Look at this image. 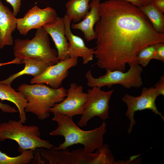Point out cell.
Instances as JSON below:
<instances>
[{"label": "cell", "instance_id": "cell-11", "mask_svg": "<svg viewBox=\"0 0 164 164\" xmlns=\"http://www.w3.org/2000/svg\"><path fill=\"white\" fill-rule=\"evenodd\" d=\"M58 17L56 11L50 7L41 9L35 5L23 17L16 19V28L20 34L26 36L32 29L53 22Z\"/></svg>", "mask_w": 164, "mask_h": 164}, {"label": "cell", "instance_id": "cell-22", "mask_svg": "<svg viewBox=\"0 0 164 164\" xmlns=\"http://www.w3.org/2000/svg\"><path fill=\"white\" fill-rule=\"evenodd\" d=\"M155 47V44L146 46L142 49L137 57L138 63L142 66H146L151 60L154 59Z\"/></svg>", "mask_w": 164, "mask_h": 164}, {"label": "cell", "instance_id": "cell-28", "mask_svg": "<svg viewBox=\"0 0 164 164\" xmlns=\"http://www.w3.org/2000/svg\"><path fill=\"white\" fill-rule=\"evenodd\" d=\"M34 157L31 162L32 163H44V162L41 160L39 153H34Z\"/></svg>", "mask_w": 164, "mask_h": 164}, {"label": "cell", "instance_id": "cell-7", "mask_svg": "<svg viewBox=\"0 0 164 164\" xmlns=\"http://www.w3.org/2000/svg\"><path fill=\"white\" fill-rule=\"evenodd\" d=\"M129 65L130 68L126 72L117 70H106L104 75L97 78L93 77L90 70L85 74L87 85L91 87L101 88L105 86L111 87L116 84H120L128 89L141 87L143 84L141 76L143 71L142 68L138 63H132Z\"/></svg>", "mask_w": 164, "mask_h": 164}, {"label": "cell", "instance_id": "cell-20", "mask_svg": "<svg viewBox=\"0 0 164 164\" xmlns=\"http://www.w3.org/2000/svg\"><path fill=\"white\" fill-rule=\"evenodd\" d=\"M147 16L156 31L164 33V16L152 3L138 7Z\"/></svg>", "mask_w": 164, "mask_h": 164}, {"label": "cell", "instance_id": "cell-17", "mask_svg": "<svg viewBox=\"0 0 164 164\" xmlns=\"http://www.w3.org/2000/svg\"><path fill=\"white\" fill-rule=\"evenodd\" d=\"M0 99L2 101L6 100L14 103L19 112V120L23 124L26 122L27 118L25 109L27 101L21 92L16 91L10 85L0 82Z\"/></svg>", "mask_w": 164, "mask_h": 164}, {"label": "cell", "instance_id": "cell-14", "mask_svg": "<svg viewBox=\"0 0 164 164\" xmlns=\"http://www.w3.org/2000/svg\"><path fill=\"white\" fill-rule=\"evenodd\" d=\"M51 37L57 50V58L59 61L69 58L67 51L68 42L65 35L63 17H58L53 22L46 24L42 27Z\"/></svg>", "mask_w": 164, "mask_h": 164}, {"label": "cell", "instance_id": "cell-26", "mask_svg": "<svg viewBox=\"0 0 164 164\" xmlns=\"http://www.w3.org/2000/svg\"><path fill=\"white\" fill-rule=\"evenodd\" d=\"M0 109L4 113H17L16 109L10 105L3 103L0 102Z\"/></svg>", "mask_w": 164, "mask_h": 164}, {"label": "cell", "instance_id": "cell-31", "mask_svg": "<svg viewBox=\"0 0 164 164\" xmlns=\"http://www.w3.org/2000/svg\"><path fill=\"white\" fill-rule=\"evenodd\" d=\"M152 0H141L142 5H147L152 2Z\"/></svg>", "mask_w": 164, "mask_h": 164}, {"label": "cell", "instance_id": "cell-24", "mask_svg": "<svg viewBox=\"0 0 164 164\" xmlns=\"http://www.w3.org/2000/svg\"><path fill=\"white\" fill-rule=\"evenodd\" d=\"M13 8V12L16 16L20 11L21 5V0H5Z\"/></svg>", "mask_w": 164, "mask_h": 164}, {"label": "cell", "instance_id": "cell-15", "mask_svg": "<svg viewBox=\"0 0 164 164\" xmlns=\"http://www.w3.org/2000/svg\"><path fill=\"white\" fill-rule=\"evenodd\" d=\"M100 0H92L89 3L90 10L85 17L77 23L72 24L71 28L81 31L87 42L96 39L94 26L100 19Z\"/></svg>", "mask_w": 164, "mask_h": 164}, {"label": "cell", "instance_id": "cell-9", "mask_svg": "<svg viewBox=\"0 0 164 164\" xmlns=\"http://www.w3.org/2000/svg\"><path fill=\"white\" fill-rule=\"evenodd\" d=\"M159 95V93L153 87L149 88L143 87L141 95L138 97L133 96L127 93L125 94L122 100L127 106L126 115L130 121L127 131L128 134H130L136 123L134 115L135 112L138 111L149 109L155 114L159 115L164 121V116L158 111L155 103L156 98Z\"/></svg>", "mask_w": 164, "mask_h": 164}, {"label": "cell", "instance_id": "cell-18", "mask_svg": "<svg viewBox=\"0 0 164 164\" xmlns=\"http://www.w3.org/2000/svg\"><path fill=\"white\" fill-rule=\"evenodd\" d=\"M25 67L20 71L10 76L0 83L11 85L16 78L24 75H29L34 77L41 74L49 65L43 61L36 58H25L22 59Z\"/></svg>", "mask_w": 164, "mask_h": 164}, {"label": "cell", "instance_id": "cell-1", "mask_svg": "<svg viewBox=\"0 0 164 164\" xmlns=\"http://www.w3.org/2000/svg\"><path fill=\"white\" fill-rule=\"evenodd\" d=\"M94 29L96 63L106 70L125 72L126 64L138 63L142 49L164 42V33L155 31L138 7L121 0L101 3L100 19Z\"/></svg>", "mask_w": 164, "mask_h": 164}, {"label": "cell", "instance_id": "cell-13", "mask_svg": "<svg viewBox=\"0 0 164 164\" xmlns=\"http://www.w3.org/2000/svg\"><path fill=\"white\" fill-rule=\"evenodd\" d=\"M63 18L65 35L68 41L67 53L69 57H81L83 64L87 63L93 60L95 48H90L87 47L81 38L72 32L70 28L72 20L66 15Z\"/></svg>", "mask_w": 164, "mask_h": 164}, {"label": "cell", "instance_id": "cell-21", "mask_svg": "<svg viewBox=\"0 0 164 164\" xmlns=\"http://www.w3.org/2000/svg\"><path fill=\"white\" fill-rule=\"evenodd\" d=\"M34 151L24 150L15 157H10L0 151V164H27L31 163L34 157Z\"/></svg>", "mask_w": 164, "mask_h": 164}, {"label": "cell", "instance_id": "cell-8", "mask_svg": "<svg viewBox=\"0 0 164 164\" xmlns=\"http://www.w3.org/2000/svg\"><path fill=\"white\" fill-rule=\"evenodd\" d=\"M114 90L105 91L94 87L87 90V99L83 114L78 122L81 127H86L88 121L98 116L102 120L109 117V102Z\"/></svg>", "mask_w": 164, "mask_h": 164}, {"label": "cell", "instance_id": "cell-16", "mask_svg": "<svg viewBox=\"0 0 164 164\" xmlns=\"http://www.w3.org/2000/svg\"><path fill=\"white\" fill-rule=\"evenodd\" d=\"M16 19L0 0V49L13 44L12 34L16 28Z\"/></svg>", "mask_w": 164, "mask_h": 164}, {"label": "cell", "instance_id": "cell-30", "mask_svg": "<svg viewBox=\"0 0 164 164\" xmlns=\"http://www.w3.org/2000/svg\"><path fill=\"white\" fill-rule=\"evenodd\" d=\"M129 2L139 7L142 5L141 0H121Z\"/></svg>", "mask_w": 164, "mask_h": 164}, {"label": "cell", "instance_id": "cell-3", "mask_svg": "<svg viewBox=\"0 0 164 164\" xmlns=\"http://www.w3.org/2000/svg\"><path fill=\"white\" fill-rule=\"evenodd\" d=\"M17 90L27 100L25 112L33 114L41 120L48 118L50 109L62 101L67 94V90L63 87L53 88L43 84H23Z\"/></svg>", "mask_w": 164, "mask_h": 164}, {"label": "cell", "instance_id": "cell-19", "mask_svg": "<svg viewBox=\"0 0 164 164\" xmlns=\"http://www.w3.org/2000/svg\"><path fill=\"white\" fill-rule=\"evenodd\" d=\"M90 0H69L65 5L66 15L74 22H79L88 13Z\"/></svg>", "mask_w": 164, "mask_h": 164}, {"label": "cell", "instance_id": "cell-4", "mask_svg": "<svg viewBox=\"0 0 164 164\" xmlns=\"http://www.w3.org/2000/svg\"><path fill=\"white\" fill-rule=\"evenodd\" d=\"M41 155L50 164H116L108 145L104 144L94 153L83 148L69 151L39 148Z\"/></svg>", "mask_w": 164, "mask_h": 164}, {"label": "cell", "instance_id": "cell-29", "mask_svg": "<svg viewBox=\"0 0 164 164\" xmlns=\"http://www.w3.org/2000/svg\"><path fill=\"white\" fill-rule=\"evenodd\" d=\"M22 59L15 58L13 60L8 62L5 63H0V67L11 64H19L22 63Z\"/></svg>", "mask_w": 164, "mask_h": 164}, {"label": "cell", "instance_id": "cell-5", "mask_svg": "<svg viewBox=\"0 0 164 164\" xmlns=\"http://www.w3.org/2000/svg\"><path fill=\"white\" fill-rule=\"evenodd\" d=\"M7 139L15 141L21 152L27 150L34 151L38 148L50 149L54 147L49 141L41 138L38 126L24 125L19 120L10 119L0 123V142Z\"/></svg>", "mask_w": 164, "mask_h": 164}, {"label": "cell", "instance_id": "cell-12", "mask_svg": "<svg viewBox=\"0 0 164 164\" xmlns=\"http://www.w3.org/2000/svg\"><path fill=\"white\" fill-rule=\"evenodd\" d=\"M78 58H70L49 66L41 74L33 77L30 84H46L53 88L60 87L63 81L67 77L69 70L77 65Z\"/></svg>", "mask_w": 164, "mask_h": 164}, {"label": "cell", "instance_id": "cell-10", "mask_svg": "<svg viewBox=\"0 0 164 164\" xmlns=\"http://www.w3.org/2000/svg\"><path fill=\"white\" fill-rule=\"evenodd\" d=\"M87 99V93L83 91V87L72 83L67 90L65 97L50 109V112L63 115L71 118L82 115Z\"/></svg>", "mask_w": 164, "mask_h": 164}, {"label": "cell", "instance_id": "cell-2", "mask_svg": "<svg viewBox=\"0 0 164 164\" xmlns=\"http://www.w3.org/2000/svg\"><path fill=\"white\" fill-rule=\"evenodd\" d=\"M53 114L52 119L57 123L58 126L50 132V135L62 136L64 139L58 147H54L53 150H66L69 147L79 144L83 146L85 151L93 152L104 144V136L107 130L104 121L95 128L84 131L77 126L72 118L60 114Z\"/></svg>", "mask_w": 164, "mask_h": 164}, {"label": "cell", "instance_id": "cell-23", "mask_svg": "<svg viewBox=\"0 0 164 164\" xmlns=\"http://www.w3.org/2000/svg\"><path fill=\"white\" fill-rule=\"evenodd\" d=\"M155 50L154 59L164 62V42L155 44Z\"/></svg>", "mask_w": 164, "mask_h": 164}, {"label": "cell", "instance_id": "cell-6", "mask_svg": "<svg viewBox=\"0 0 164 164\" xmlns=\"http://www.w3.org/2000/svg\"><path fill=\"white\" fill-rule=\"evenodd\" d=\"M13 49L15 57L22 60L36 58L49 66L59 61L57 52L51 47L48 35L43 27L37 29L34 37L31 39H15Z\"/></svg>", "mask_w": 164, "mask_h": 164}, {"label": "cell", "instance_id": "cell-25", "mask_svg": "<svg viewBox=\"0 0 164 164\" xmlns=\"http://www.w3.org/2000/svg\"><path fill=\"white\" fill-rule=\"evenodd\" d=\"M154 87L160 95H164V76L162 75L159 80L154 85Z\"/></svg>", "mask_w": 164, "mask_h": 164}, {"label": "cell", "instance_id": "cell-27", "mask_svg": "<svg viewBox=\"0 0 164 164\" xmlns=\"http://www.w3.org/2000/svg\"><path fill=\"white\" fill-rule=\"evenodd\" d=\"M151 3L162 13H164V0H152Z\"/></svg>", "mask_w": 164, "mask_h": 164}]
</instances>
